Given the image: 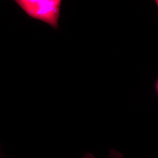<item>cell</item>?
<instances>
[{
	"label": "cell",
	"instance_id": "6da1fadb",
	"mask_svg": "<svg viewBox=\"0 0 158 158\" xmlns=\"http://www.w3.org/2000/svg\"><path fill=\"white\" fill-rule=\"evenodd\" d=\"M15 2L30 17L58 28L61 0H17Z\"/></svg>",
	"mask_w": 158,
	"mask_h": 158
},
{
	"label": "cell",
	"instance_id": "7a4b0ae2",
	"mask_svg": "<svg viewBox=\"0 0 158 158\" xmlns=\"http://www.w3.org/2000/svg\"><path fill=\"white\" fill-rule=\"evenodd\" d=\"M82 158H96L92 154H85L84 156ZM108 158H123V155L121 153L115 149H110V156Z\"/></svg>",
	"mask_w": 158,
	"mask_h": 158
},
{
	"label": "cell",
	"instance_id": "3957f363",
	"mask_svg": "<svg viewBox=\"0 0 158 158\" xmlns=\"http://www.w3.org/2000/svg\"><path fill=\"white\" fill-rule=\"evenodd\" d=\"M0 158H2V156H1V154H0Z\"/></svg>",
	"mask_w": 158,
	"mask_h": 158
}]
</instances>
